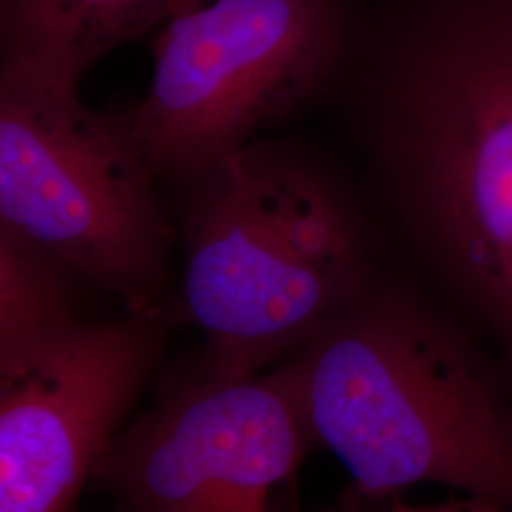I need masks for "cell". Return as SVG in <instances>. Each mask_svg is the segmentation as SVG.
<instances>
[{"label": "cell", "instance_id": "4", "mask_svg": "<svg viewBox=\"0 0 512 512\" xmlns=\"http://www.w3.org/2000/svg\"><path fill=\"white\" fill-rule=\"evenodd\" d=\"M63 266L0 228V511L73 509L160 363L169 317L84 323Z\"/></svg>", "mask_w": 512, "mask_h": 512}, {"label": "cell", "instance_id": "8", "mask_svg": "<svg viewBox=\"0 0 512 512\" xmlns=\"http://www.w3.org/2000/svg\"><path fill=\"white\" fill-rule=\"evenodd\" d=\"M181 0H0V69L80 84L126 42L156 33Z\"/></svg>", "mask_w": 512, "mask_h": 512}, {"label": "cell", "instance_id": "1", "mask_svg": "<svg viewBox=\"0 0 512 512\" xmlns=\"http://www.w3.org/2000/svg\"><path fill=\"white\" fill-rule=\"evenodd\" d=\"M338 82L404 239L512 389V0H363Z\"/></svg>", "mask_w": 512, "mask_h": 512}, {"label": "cell", "instance_id": "6", "mask_svg": "<svg viewBox=\"0 0 512 512\" xmlns=\"http://www.w3.org/2000/svg\"><path fill=\"white\" fill-rule=\"evenodd\" d=\"M71 80L0 69V228L118 296L167 315L171 228L120 116Z\"/></svg>", "mask_w": 512, "mask_h": 512}, {"label": "cell", "instance_id": "5", "mask_svg": "<svg viewBox=\"0 0 512 512\" xmlns=\"http://www.w3.org/2000/svg\"><path fill=\"white\" fill-rule=\"evenodd\" d=\"M355 16L357 0H181L148 92L118 114L156 179L188 183L332 93Z\"/></svg>", "mask_w": 512, "mask_h": 512}, {"label": "cell", "instance_id": "7", "mask_svg": "<svg viewBox=\"0 0 512 512\" xmlns=\"http://www.w3.org/2000/svg\"><path fill=\"white\" fill-rule=\"evenodd\" d=\"M311 448L279 368L270 376L200 374L120 433L92 480L128 511H268Z\"/></svg>", "mask_w": 512, "mask_h": 512}, {"label": "cell", "instance_id": "3", "mask_svg": "<svg viewBox=\"0 0 512 512\" xmlns=\"http://www.w3.org/2000/svg\"><path fill=\"white\" fill-rule=\"evenodd\" d=\"M188 184L183 310L202 374H256L380 279L355 190L315 156L255 141Z\"/></svg>", "mask_w": 512, "mask_h": 512}, {"label": "cell", "instance_id": "2", "mask_svg": "<svg viewBox=\"0 0 512 512\" xmlns=\"http://www.w3.org/2000/svg\"><path fill=\"white\" fill-rule=\"evenodd\" d=\"M353 503L420 484L512 511V389L473 330L380 277L279 368Z\"/></svg>", "mask_w": 512, "mask_h": 512}]
</instances>
